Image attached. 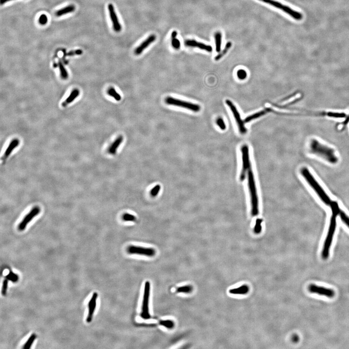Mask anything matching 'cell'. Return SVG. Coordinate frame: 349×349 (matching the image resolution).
<instances>
[{
	"label": "cell",
	"instance_id": "cell-39",
	"mask_svg": "<svg viewBox=\"0 0 349 349\" xmlns=\"http://www.w3.org/2000/svg\"><path fill=\"white\" fill-rule=\"evenodd\" d=\"M6 278L7 279L12 281L13 282H16L18 279L17 276L16 275H15L14 273H12L11 271L10 272L9 275H7V276H6Z\"/></svg>",
	"mask_w": 349,
	"mask_h": 349
},
{
	"label": "cell",
	"instance_id": "cell-2",
	"mask_svg": "<svg viewBox=\"0 0 349 349\" xmlns=\"http://www.w3.org/2000/svg\"><path fill=\"white\" fill-rule=\"evenodd\" d=\"M309 152L324 159L331 164H336L338 158L333 149L324 145L316 139H312L309 144Z\"/></svg>",
	"mask_w": 349,
	"mask_h": 349
},
{
	"label": "cell",
	"instance_id": "cell-17",
	"mask_svg": "<svg viewBox=\"0 0 349 349\" xmlns=\"http://www.w3.org/2000/svg\"><path fill=\"white\" fill-rule=\"evenodd\" d=\"M20 144V141L18 139H14L10 143L7 149H6L5 153L2 158V160L5 161L9 156L15 149Z\"/></svg>",
	"mask_w": 349,
	"mask_h": 349
},
{
	"label": "cell",
	"instance_id": "cell-26",
	"mask_svg": "<svg viewBox=\"0 0 349 349\" xmlns=\"http://www.w3.org/2000/svg\"><path fill=\"white\" fill-rule=\"evenodd\" d=\"M193 290V286L191 285H185L180 286L176 289V291L177 293L183 294H190Z\"/></svg>",
	"mask_w": 349,
	"mask_h": 349
},
{
	"label": "cell",
	"instance_id": "cell-7",
	"mask_svg": "<svg viewBox=\"0 0 349 349\" xmlns=\"http://www.w3.org/2000/svg\"><path fill=\"white\" fill-rule=\"evenodd\" d=\"M150 290V282L149 281H146L144 288L143 304L142 307V312L141 313V316L142 318L145 320H148L151 318V316L149 311Z\"/></svg>",
	"mask_w": 349,
	"mask_h": 349
},
{
	"label": "cell",
	"instance_id": "cell-30",
	"mask_svg": "<svg viewBox=\"0 0 349 349\" xmlns=\"http://www.w3.org/2000/svg\"><path fill=\"white\" fill-rule=\"evenodd\" d=\"M160 323L162 326H165V327H166L168 329H172L175 325L174 321L172 320H169L161 321Z\"/></svg>",
	"mask_w": 349,
	"mask_h": 349
},
{
	"label": "cell",
	"instance_id": "cell-13",
	"mask_svg": "<svg viewBox=\"0 0 349 349\" xmlns=\"http://www.w3.org/2000/svg\"><path fill=\"white\" fill-rule=\"evenodd\" d=\"M108 8L114 30L116 32H119L121 30L122 27L118 20V17L115 11V8L113 4H109L108 6Z\"/></svg>",
	"mask_w": 349,
	"mask_h": 349
},
{
	"label": "cell",
	"instance_id": "cell-19",
	"mask_svg": "<svg viewBox=\"0 0 349 349\" xmlns=\"http://www.w3.org/2000/svg\"><path fill=\"white\" fill-rule=\"evenodd\" d=\"M249 291V287L247 285H243L239 288L232 289L229 290L230 294L236 295L247 294Z\"/></svg>",
	"mask_w": 349,
	"mask_h": 349
},
{
	"label": "cell",
	"instance_id": "cell-23",
	"mask_svg": "<svg viewBox=\"0 0 349 349\" xmlns=\"http://www.w3.org/2000/svg\"><path fill=\"white\" fill-rule=\"evenodd\" d=\"M222 35L220 32H217L215 34V40L216 51L219 52L221 51L222 45Z\"/></svg>",
	"mask_w": 349,
	"mask_h": 349
},
{
	"label": "cell",
	"instance_id": "cell-24",
	"mask_svg": "<svg viewBox=\"0 0 349 349\" xmlns=\"http://www.w3.org/2000/svg\"><path fill=\"white\" fill-rule=\"evenodd\" d=\"M177 32L176 31H174L171 34V39H172V45L174 49L178 50L180 49V40L176 38Z\"/></svg>",
	"mask_w": 349,
	"mask_h": 349
},
{
	"label": "cell",
	"instance_id": "cell-41",
	"mask_svg": "<svg viewBox=\"0 0 349 349\" xmlns=\"http://www.w3.org/2000/svg\"><path fill=\"white\" fill-rule=\"evenodd\" d=\"M292 340L294 343H297L299 340V337L297 335H294L292 336Z\"/></svg>",
	"mask_w": 349,
	"mask_h": 349
},
{
	"label": "cell",
	"instance_id": "cell-36",
	"mask_svg": "<svg viewBox=\"0 0 349 349\" xmlns=\"http://www.w3.org/2000/svg\"><path fill=\"white\" fill-rule=\"evenodd\" d=\"M237 76H238L239 79H241V80H244L246 78V76H247V73H246V71L242 70V69L239 70L237 71Z\"/></svg>",
	"mask_w": 349,
	"mask_h": 349
},
{
	"label": "cell",
	"instance_id": "cell-42",
	"mask_svg": "<svg viewBox=\"0 0 349 349\" xmlns=\"http://www.w3.org/2000/svg\"><path fill=\"white\" fill-rule=\"evenodd\" d=\"M12 0H1V5H4L6 2H8L11 1Z\"/></svg>",
	"mask_w": 349,
	"mask_h": 349
},
{
	"label": "cell",
	"instance_id": "cell-15",
	"mask_svg": "<svg viewBox=\"0 0 349 349\" xmlns=\"http://www.w3.org/2000/svg\"><path fill=\"white\" fill-rule=\"evenodd\" d=\"M185 45L190 47L197 48L201 50H204L205 51L211 52L212 51V48L211 46L208 45L202 42H198L194 40H188L184 42Z\"/></svg>",
	"mask_w": 349,
	"mask_h": 349
},
{
	"label": "cell",
	"instance_id": "cell-1",
	"mask_svg": "<svg viewBox=\"0 0 349 349\" xmlns=\"http://www.w3.org/2000/svg\"><path fill=\"white\" fill-rule=\"evenodd\" d=\"M332 209V215L330 220L329 227L326 239L324 242V246L321 252V257L324 260H327L329 257L331 246L332 245L333 238L336 226V216L340 214V210L338 203L336 201H333L330 205Z\"/></svg>",
	"mask_w": 349,
	"mask_h": 349
},
{
	"label": "cell",
	"instance_id": "cell-10",
	"mask_svg": "<svg viewBox=\"0 0 349 349\" xmlns=\"http://www.w3.org/2000/svg\"><path fill=\"white\" fill-rule=\"evenodd\" d=\"M127 252L131 255L145 256L149 257H152L156 254V251L154 248L135 245H130L127 248Z\"/></svg>",
	"mask_w": 349,
	"mask_h": 349
},
{
	"label": "cell",
	"instance_id": "cell-5",
	"mask_svg": "<svg viewBox=\"0 0 349 349\" xmlns=\"http://www.w3.org/2000/svg\"><path fill=\"white\" fill-rule=\"evenodd\" d=\"M259 1L271 5L274 7L281 10L297 21H300L303 17V15L301 13L294 10L289 6L283 5L279 2L275 1L274 0H259Z\"/></svg>",
	"mask_w": 349,
	"mask_h": 349
},
{
	"label": "cell",
	"instance_id": "cell-28",
	"mask_svg": "<svg viewBox=\"0 0 349 349\" xmlns=\"http://www.w3.org/2000/svg\"><path fill=\"white\" fill-rule=\"evenodd\" d=\"M36 335L35 334H32L30 338H29L27 341L26 342L25 345L23 346V348L25 349H28L31 347L32 343H34L36 339Z\"/></svg>",
	"mask_w": 349,
	"mask_h": 349
},
{
	"label": "cell",
	"instance_id": "cell-32",
	"mask_svg": "<svg viewBox=\"0 0 349 349\" xmlns=\"http://www.w3.org/2000/svg\"><path fill=\"white\" fill-rule=\"evenodd\" d=\"M261 223H262V220L261 219H260L256 220V222L255 226L254 227V232L256 234H259L261 232V229H262Z\"/></svg>",
	"mask_w": 349,
	"mask_h": 349
},
{
	"label": "cell",
	"instance_id": "cell-3",
	"mask_svg": "<svg viewBox=\"0 0 349 349\" xmlns=\"http://www.w3.org/2000/svg\"><path fill=\"white\" fill-rule=\"evenodd\" d=\"M246 174H247L248 188L250 196L251 207V214L253 217H255L258 215L259 214V203L255 180L252 169V166L248 168L246 171Z\"/></svg>",
	"mask_w": 349,
	"mask_h": 349
},
{
	"label": "cell",
	"instance_id": "cell-27",
	"mask_svg": "<svg viewBox=\"0 0 349 349\" xmlns=\"http://www.w3.org/2000/svg\"><path fill=\"white\" fill-rule=\"evenodd\" d=\"M107 93L110 96L116 100V101H120L121 100V96L117 93L116 90H115V88H113V87L109 88L107 91Z\"/></svg>",
	"mask_w": 349,
	"mask_h": 349
},
{
	"label": "cell",
	"instance_id": "cell-22",
	"mask_svg": "<svg viewBox=\"0 0 349 349\" xmlns=\"http://www.w3.org/2000/svg\"><path fill=\"white\" fill-rule=\"evenodd\" d=\"M269 111H270V109H267L265 110L261 111L259 112H258V113L251 115L250 116H247V117L245 119V123H248V122H250L251 121L255 119H256V118H259V117L262 116L263 115H265L266 113H268V112Z\"/></svg>",
	"mask_w": 349,
	"mask_h": 349
},
{
	"label": "cell",
	"instance_id": "cell-38",
	"mask_svg": "<svg viewBox=\"0 0 349 349\" xmlns=\"http://www.w3.org/2000/svg\"><path fill=\"white\" fill-rule=\"evenodd\" d=\"M216 124L219 127L221 130H225L226 129V126L225 123L224 122V120L223 119L221 118H218L216 120Z\"/></svg>",
	"mask_w": 349,
	"mask_h": 349
},
{
	"label": "cell",
	"instance_id": "cell-14",
	"mask_svg": "<svg viewBox=\"0 0 349 349\" xmlns=\"http://www.w3.org/2000/svg\"><path fill=\"white\" fill-rule=\"evenodd\" d=\"M98 294L97 292H94L92 295L90 300L88 304V313L86 318V321L87 322H90L93 318V315L97 305V300Z\"/></svg>",
	"mask_w": 349,
	"mask_h": 349
},
{
	"label": "cell",
	"instance_id": "cell-11",
	"mask_svg": "<svg viewBox=\"0 0 349 349\" xmlns=\"http://www.w3.org/2000/svg\"><path fill=\"white\" fill-rule=\"evenodd\" d=\"M226 104L228 105L232 112V114L234 115L237 124L238 125L239 131L242 135L245 134L247 132V129L245 128V123L241 119L240 115L239 114L238 110L237 109L235 106L230 100H227L226 101Z\"/></svg>",
	"mask_w": 349,
	"mask_h": 349
},
{
	"label": "cell",
	"instance_id": "cell-34",
	"mask_svg": "<svg viewBox=\"0 0 349 349\" xmlns=\"http://www.w3.org/2000/svg\"><path fill=\"white\" fill-rule=\"evenodd\" d=\"M161 186L160 185H156L154 187H153L150 191V195L152 197H156V196L158 195V194L160 191Z\"/></svg>",
	"mask_w": 349,
	"mask_h": 349
},
{
	"label": "cell",
	"instance_id": "cell-16",
	"mask_svg": "<svg viewBox=\"0 0 349 349\" xmlns=\"http://www.w3.org/2000/svg\"><path fill=\"white\" fill-rule=\"evenodd\" d=\"M156 39V35H151L150 36L147 37L144 42L140 45L135 50V54L136 55H140L141 54L144 50L147 48L151 44H152Z\"/></svg>",
	"mask_w": 349,
	"mask_h": 349
},
{
	"label": "cell",
	"instance_id": "cell-4",
	"mask_svg": "<svg viewBox=\"0 0 349 349\" xmlns=\"http://www.w3.org/2000/svg\"><path fill=\"white\" fill-rule=\"evenodd\" d=\"M301 173L310 186L313 188L316 193H317L321 200L327 205L330 206L333 201L331 200L328 195L325 192L324 189H322V187L319 184L314 177H313L312 174L309 171V169L304 167L301 170Z\"/></svg>",
	"mask_w": 349,
	"mask_h": 349
},
{
	"label": "cell",
	"instance_id": "cell-29",
	"mask_svg": "<svg viewBox=\"0 0 349 349\" xmlns=\"http://www.w3.org/2000/svg\"><path fill=\"white\" fill-rule=\"evenodd\" d=\"M58 66H59V70H60V71L61 76L62 78H63V79H65V80L67 79L68 76H69V75H68L67 71H66V70L65 67H64V65H63V64H62L61 62H59Z\"/></svg>",
	"mask_w": 349,
	"mask_h": 349
},
{
	"label": "cell",
	"instance_id": "cell-37",
	"mask_svg": "<svg viewBox=\"0 0 349 349\" xmlns=\"http://www.w3.org/2000/svg\"><path fill=\"white\" fill-rule=\"evenodd\" d=\"M8 280H9L6 279L4 280V281H3L2 290V295L5 296L6 294L7 287H8Z\"/></svg>",
	"mask_w": 349,
	"mask_h": 349
},
{
	"label": "cell",
	"instance_id": "cell-8",
	"mask_svg": "<svg viewBox=\"0 0 349 349\" xmlns=\"http://www.w3.org/2000/svg\"><path fill=\"white\" fill-rule=\"evenodd\" d=\"M242 154V169L240 175V180L244 181L246 176V171L248 168L251 166L250 160L249 151V147L247 145H244L241 147Z\"/></svg>",
	"mask_w": 349,
	"mask_h": 349
},
{
	"label": "cell",
	"instance_id": "cell-25",
	"mask_svg": "<svg viewBox=\"0 0 349 349\" xmlns=\"http://www.w3.org/2000/svg\"><path fill=\"white\" fill-rule=\"evenodd\" d=\"M231 46H232V43H231V42H227L224 50L221 52V53H220L219 54H218V55L215 57V60L218 61L220 59H221V58L227 53V51H229V50L231 48Z\"/></svg>",
	"mask_w": 349,
	"mask_h": 349
},
{
	"label": "cell",
	"instance_id": "cell-33",
	"mask_svg": "<svg viewBox=\"0 0 349 349\" xmlns=\"http://www.w3.org/2000/svg\"><path fill=\"white\" fill-rule=\"evenodd\" d=\"M340 217L342 220V221L344 223L349 227V217L345 213L344 211H342L340 210Z\"/></svg>",
	"mask_w": 349,
	"mask_h": 349
},
{
	"label": "cell",
	"instance_id": "cell-9",
	"mask_svg": "<svg viewBox=\"0 0 349 349\" xmlns=\"http://www.w3.org/2000/svg\"><path fill=\"white\" fill-rule=\"evenodd\" d=\"M41 212V209L40 207L35 206L30 211L28 214L25 215L22 220L19 223L17 226V229L19 231H24L27 227L28 224L34 219L35 217L40 214Z\"/></svg>",
	"mask_w": 349,
	"mask_h": 349
},
{
	"label": "cell",
	"instance_id": "cell-35",
	"mask_svg": "<svg viewBox=\"0 0 349 349\" xmlns=\"http://www.w3.org/2000/svg\"><path fill=\"white\" fill-rule=\"evenodd\" d=\"M48 21V17L45 14H41L38 19V22L41 25H46Z\"/></svg>",
	"mask_w": 349,
	"mask_h": 349
},
{
	"label": "cell",
	"instance_id": "cell-6",
	"mask_svg": "<svg viewBox=\"0 0 349 349\" xmlns=\"http://www.w3.org/2000/svg\"><path fill=\"white\" fill-rule=\"evenodd\" d=\"M165 101L167 104L182 107V108L188 109V110L195 112H199L200 110V107L199 105L191 103V102H187V101H183L182 100L173 98V97H166L165 100Z\"/></svg>",
	"mask_w": 349,
	"mask_h": 349
},
{
	"label": "cell",
	"instance_id": "cell-18",
	"mask_svg": "<svg viewBox=\"0 0 349 349\" xmlns=\"http://www.w3.org/2000/svg\"><path fill=\"white\" fill-rule=\"evenodd\" d=\"M123 141V137L120 135L117 137L115 141L111 144L108 149V152L111 155H115L117 152L118 147L120 146Z\"/></svg>",
	"mask_w": 349,
	"mask_h": 349
},
{
	"label": "cell",
	"instance_id": "cell-21",
	"mask_svg": "<svg viewBox=\"0 0 349 349\" xmlns=\"http://www.w3.org/2000/svg\"><path fill=\"white\" fill-rule=\"evenodd\" d=\"M75 10V6L74 5H70L66 7L62 8L61 9L56 12L55 15L57 17H61L65 15L66 14L72 13Z\"/></svg>",
	"mask_w": 349,
	"mask_h": 349
},
{
	"label": "cell",
	"instance_id": "cell-31",
	"mask_svg": "<svg viewBox=\"0 0 349 349\" xmlns=\"http://www.w3.org/2000/svg\"><path fill=\"white\" fill-rule=\"evenodd\" d=\"M122 219L126 222H135L137 218L134 215L126 213L122 216Z\"/></svg>",
	"mask_w": 349,
	"mask_h": 349
},
{
	"label": "cell",
	"instance_id": "cell-20",
	"mask_svg": "<svg viewBox=\"0 0 349 349\" xmlns=\"http://www.w3.org/2000/svg\"><path fill=\"white\" fill-rule=\"evenodd\" d=\"M79 94H80V91L79 90L77 89L73 90L71 92L70 94L68 97L67 99L62 103V106L64 107H66L67 105L73 102V101H74L77 97L79 96Z\"/></svg>",
	"mask_w": 349,
	"mask_h": 349
},
{
	"label": "cell",
	"instance_id": "cell-12",
	"mask_svg": "<svg viewBox=\"0 0 349 349\" xmlns=\"http://www.w3.org/2000/svg\"><path fill=\"white\" fill-rule=\"evenodd\" d=\"M309 291L312 294L324 296L328 298H333L335 295V292L332 289L325 288L314 284L310 285L308 288Z\"/></svg>",
	"mask_w": 349,
	"mask_h": 349
},
{
	"label": "cell",
	"instance_id": "cell-40",
	"mask_svg": "<svg viewBox=\"0 0 349 349\" xmlns=\"http://www.w3.org/2000/svg\"><path fill=\"white\" fill-rule=\"evenodd\" d=\"M82 54V50H76L75 51H70L68 52L67 54L66 55V56H73V55H81Z\"/></svg>",
	"mask_w": 349,
	"mask_h": 349
}]
</instances>
